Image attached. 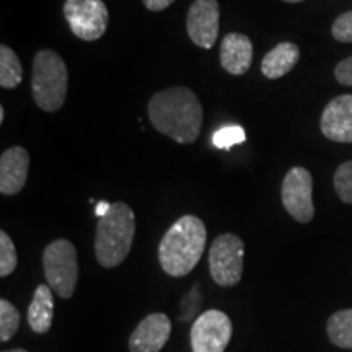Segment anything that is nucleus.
I'll return each instance as SVG.
<instances>
[{
	"label": "nucleus",
	"instance_id": "obj_22",
	"mask_svg": "<svg viewBox=\"0 0 352 352\" xmlns=\"http://www.w3.org/2000/svg\"><path fill=\"white\" fill-rule=\"evenodd\" d=\"M245 131L241 126H223L214 134V145L219 148H232L233 145L245 142Z\"/></svg>",
	"mask_w": 352,
	"mask_h": 352
},
{
	"label": "nucleus",
	"instance_id": "obj_28",
	"mask_svg": "<svg viewBox=\"0 0 352 352\" xmlns=\"http://www.w3.org/2000/svg\"><path fill=\"white\" fill-rule=\"evenodd\" d=\"M3 352H28V351H25V349H12V351H3Z\"/></svg>",
	"mask_w": 352,
	"mask_h": 352
},
{
	"label": "nucleus",
	"instance_id": "obj_12",
	"mask_svg": "<svg viewBox=\"0 0 352 352\" xmlns=\"http://www.w3.org/2000/svg\"><path fill=\"white\" fill-rule=\"evenodd\" d=\"M321 132L334 142H352V95L329 101L321 114Z\"/></svg>",
	"mask_w": 352,
	"mask_h": 352
},
{
	"label": "nucleus",
	"instance_id": "obj_1",
	"mask_svg": "<svg viewBox=\"0 0 352 352\" xmlns=\"http://www.w3.org/2000/svg\"><path fill=\"white\" fill-rule=\"evenodd\" d=\"M148 118L153 127L178 144H192L202 129L201 101L186 87H171L148 101Z\"/></svg>",
	"mask_w": 352,
	"mask_h": 352
},
{
	"label": "nucleus",
	"instance_id": "obj_23",
	"mask_svg": "<svg viewBox=\"0 0 352 352\" xmlns=\"http://www.w3.org/2000/svg\"><path fill=\"white\" fill-rule=\"evenodd\" d=\"M333 36L341 43H352V10L342 13L333 23Z\"/></svg>",
	"mask_w": 352,
	"mask_h": 352
},
{
	"label": "nucleus",
	"instance_id": "obj_16",
	"mask_svg": "<svg viewBox=\"0 0 352 352\" xmlns=\"http://www.w3.org/2000/svg\"><path fill=\"white\" fill-rule=\"evenodd\" d=\"M298 57H300V51L294 43L277 44L274 50L264 56L261 63L264 77L271 78V80L284 77L285 74H289L290 70L296 67Z\"/></svg>",
	"mask_w": 352,
	"mask_h": 352
},
{
	"label": "nucleus",
	"instance_id": "obj_8",
	"mask_svg": "<svg viewBox=\"0 0 352 352\" xmlns=\"http://www.w3.org/2000/svg\"><path fill=\"white\" fill-rule=\"evenodd\" d=\"M311 192H314V178H311L310 171L303 166H294L285 175L280 196H283L285 210L297 222L308 223L314 219L315 208Z\"/></svg>",
	"mask_w": 352,
	"mask_h": 352
},
{
	"label": "nucleus",
	"instance_id": "obj_14",
	"mask_svg": "<svg viewBox=\"0 0 352 352\" xmlns=\"http://www.w3.org/2000/svg\"><path fill=\"white\" fill-rule=\"evenodd\" d=\"M253 44L245 34L230 33L220 44V63L232 76H243L252 67Z\"/></svg>",
	"mask_w": 352,
	"mask_h": 352
},
{
	"label": "nucleus",
	"instance_id": "obj_27",
	"mask_svg": "<svg viewBox=\"0 0 352 352\" xmlns=\"http://www.w3.org/2000/svg\"><path fill=\"white\" fill-rule=\"evenodd\" d=\"M3 121H6V109H3V107H0V122L3 124Z\"/></svg>",
	"mask_w": 352,
	"mask_h": 352
},
{
	"label": "nucleus",
	"instance_id": "obj_5",
	"mask_svg": "<svg viewBox=\"0 0 352 352\" xmlns=\"http://www.w3.org/2000/svg\"><path fill=\"white\" fill-rule=\"evenodd\" d=\"M43 266L47 285L60 298L74 296L78 280V259L76 246L69 240H56L43 253Z\"/></svg>",
	"mask_w": 352,
	"mask_h": 352
},
{
	"label": "nucleus",
	"instance_id": "obj_2",
	"mask_svg": "<svg viewBox=\"0 0 352 352\" xmlns=\"http://www.w3.org/2000/svg\"><path fill=\"white\" fill-rule=\"evenodd\" d=\"M208 230L196 215H183L168 228L158 246V261L168 276L183 277L191 272L204 253Z\"/></svg>",
	"mask_w": 352,
	"mask_h": 352
},
{
	"label": "nucleus",
	"instance_id": "obj_10",
	"mask_svg": "<svg viewBox=\"0 0 352 352\" xmlns=\"http://www.w3.org/2000/svg\"><path fill=\"white\" fill-rule=\"evenodd\" d=\"M220 8L217 0H195L188 12L186 30L196 46L210 50L219 34Z\"/></svg>",
	"mask_w": 352,
	"mask_h": 352
},
{
	"label": "nucleus",
	"instance_id": "obj_26",
	"mask_svg": "<svg viewBox=\"0 0 352 352\" xmlns=\"http://www.w3.org/2000/svg\"><path fill=\"white\" fill-rule=\"evenodd\" d=\"M109 208H111V204H109V202H107V201H101V202H98V204H96V208H95V214L98 215V217L101 219V217H103V215H107V212L109 210Z\"/></svg>",
	"mask_w": 352,
	"mask_h": 352
},
{
	"label": "nucleus",
	"instance_id": "obj_20",
	"mask_svg": "<svg viewBox=\"0 0 352 352\" xmlns=\"http://www.w3.org/2000/svg\"><path fill=\"white\" fill-rule=\"evenodd\" d=\"M19 256H16L15 245L7 232H0V276L7 277L16 270Z\"/></svg>",
	"mask_w": 352,
	"mask_h": 352
},
{
	"label": "nucleus",
	"instance_id": "obj_29",
	"mask_svg": "<svg viewBox=\"0 0 352 352\" xmlns=\"http://www.w3.org/2000/svg\"><path fill=\"white\" fill-rule=\"evenodd\" d=\"M284 2H289V3H297V2H302V0H284Z\"/></svg>",
	"mask_w": 352,
	"mask_h": 352
},
{
	"label": "nucleus",
	"instance_id": "obj_19",
	"mask_svg": "<svg viewBox=\"0 0 352 352\" xmlns=\"http://www.w3.org/2000/svg\"><path fill=\"white\" fill-rule=\"evenodd\" d=\"M20 327V311L6 298L0 300V341L12 340Z\"/></svg>",
	"mask_w": 352,
	"mask_h": 352
},
{
	"label": "nucleus",
	"instance_id": "obj_3",
	"mask_svg": "<svg viewBox=\"0 0 352 352\" xmlns=\"http://www.w3.org/2000/svg\"><path fill=\"white\" fill-rule=\"evenodd\" d=\"M135 235V215L124 202H114L98 220L95 254L103 267H116L124 261Z\"/></svg>",
	"mask_w": 352,
	"mask_h": 352
},
{
	"label": "nucleus",
	"instance_id": "obj_17",
	"mask_svg": "<svg viewBox=\"0 0 352 352\" xmlns=\"http://www.w3.org/2000/svg\"><path fill=\"white\" fill-rule=\"evenodd\" d=\"M327 331L334 346L352 351V308L340 310L329 316Z\"/></svg>",
	"mask_w": 352,
	"mask_h": 352
},
{
	"label": "nucleus",
	"instance_id": "obj_11",
	"mask_svg": "<svg viewBox=\"0 0 352 352\" xmlns=\"http://www.w3.org/2000/svg\"><path fill=\"white\" fill-rule=\"evenodd\" d=\"M171 321L165 314H152L140 321L129 338L131 352H160L168 342Z\"/></svg>",
	"mask_w": 352,
	"mask_h": 352
},
{
	"label": "nucleus",
	"instance_id": "obj_18",
	"mask_svg": "<svg viewBox=\"0 0 352 352\" xmlns=\"http://www.w3.org/2000/svg\"><path fill=\"white\" fill-rule=\"evenodd\" d=\"M21 78H23V69H21L19 56L6 44H2L0 46V85L12 90L20 85Z\"/></svg>",
	"mask_w": 352,
	"mask_h": 352
},
{
	"label": "nucleus",
	"instance_id": "obj_24",
	"mask_svg": "<svg viewBox=\"0 0 352 352\" xmlns=\"http://www.w3.org/2000/svg\"><path fill=\"white\" fill-rule=\"evenodd\" d=\"M334 76H336V80L342 83V85L352 87V56L347 57L344 60H341V63L336 65Z\"/></svg>",
	"mask_w": 352,
	"mask_h": 352
},
{
	"label": "nucleus",
	"instance_id": "obj_15",
	"mask_svg": "<svg viewBox=\"0 0 352 352\" xmlns=\"http://www.w3.org/2000/svg\"><path fill=\"white\" fill-rule=\"evenodd\" d=\"M50 285L41 284L34 290L33 300L28 308V323L34 333L44 334L51 329L54 318V297Z\"/></svg>",
	"mask_w": 352,
	"mask_h": 352
},
{
	"label": "nucleus",
	"instance_id": "obj_21",
	"mask_svg": "<svg viewBox=\"0 0 352 352\" xmlns=\"http://www.w3.org/2000/svg\"><path fill=\"white\" fill-rule=\"evenodd\" d=\"M334 188L338 196L346 204H352V160L340 165L334 173Z\"/></svg>",
	"mask_w": 352,
	"mask_h": 352
},
{
	"label": "nucleus",
	"instance_id": "obj_25",
	"mask_svg": "<svg viewBox=\"0 0 352 352\" xmlns=\"http://www.w3.org/2000/svg\"><path fill=\"white\" fill-rule=\"evenodd\" d=\"M142 2L151 12H162L165 8H168L175 0H142Z\"/></svg>",
	"mask_w": 352,
	"mask_h": 352
},
{
	"label": "nucleus",
	"instance_id": "obj_9",
	"mask_svg": "<svg viewBox=\"0 0 352 352\" xmlns=\"http://www.w3.org/2000/svg\"><path fill=\"white\" fill-rule=\"evenodd\" d=\"M232 338V321L220 310L197 316L191 328L192 352H226Z\"/></svg>",
	"mask_w": 352,
	"mask_h": 352
},
{
	"label": "nucleus",
	"instance_id": "obj_7",
	"mask_svg": "<svg viewBox=\"0 0 352 352\" xmlns=\"http://www.w3.org/2000/svg\"><path fill=\"white\" fill-rule=\"evenodd\" d=\"M64 16L72 33L83 41H96L103 36L109 20L103 0H65Z\"/></svg>",
	"mask_w": 352,
	"mask_h": 352
},
{
	"label": "nucleus",
	"instance_id": "obj_6",
	"mask_svg": "<svg viewBox=\"0 0 352 352\" xmlns=\"http://www.w3.org/2000/svg\"><path fill=\"white\" fill-rule=\"evenodd\" d=\"M245 243L235 233H223L214 240L209 252V270L220 287H233L243 276Z\"/></svg>",
	"mask_w": 352,
	"mask_h": 352
},
{
	"label": "nucleus",
	"instance_id": "obj_13",
	"mask_svg": "<svg viewBox=\"0 0 352 352\" xmlns=\"http://www.w3.org/2000/svg\"><path fill=\"white\" fill-rule=\"evenodd\" d=\"M30 155L23 147L7 148L0 157V192L13 196L23 189L28 178Z\"/></svg>",
	"mask_w": 352,
	"mask_h": 352
},
{
	"label": "nucleus",
	"instance_id": "obj_4",
	"mask_svg": "<svg viewBox=\"0 0 352 352\" xmlns=\"http://www.w3.org/2000/svg\"><path fill=\"white\" fill-rule=\"evenodd\" d=\"M69 72L65 63L51 50L38 51L33 60V100L43 111L54 113L63 108L67 96Z\"/></svg>",
	"mask_w": 352,
	"mask_h": 352
}]
</instances>
